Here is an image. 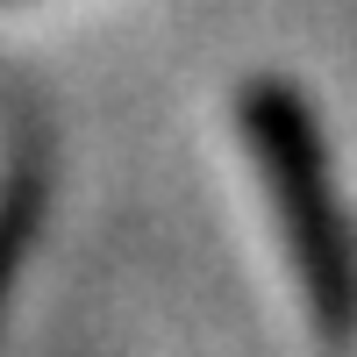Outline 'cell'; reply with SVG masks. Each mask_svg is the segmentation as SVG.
Listing matches in <instances>:
<instances>
[{
    "mask_svg": "<svg viewBox=\"0 0 357 357\" xmlns=\"http://www.w3.org/2000/svg\"><path fill=\"white\" fill-rule=\"evenodd\" d=\"M236 122H243L250 165L264 178V200H272L279 236L293 250L314 329L329 343H350L357 336V243H350V222H343V200L329 178L314 107L286 79H250L243 100H236Z\"/></svg>",
    "mask_w": 357,
    "mask_h": 357,
    "instance_id": "cell-1",
    "label": "cell"
},
{
    "mask_svg": "<svg viewBox=\"0 0 357 357\" xmlns=\"http://www.w3.org/2000/svg\"><path fill=\"white\" fill-rule=\"evenodd\" d=\"M36 222H43V172L22 158L8 178H0V314H8V293H15V272L29 257Z\"/></svg>",
    "mask_w": 357,
    "mask_h": 357,
    "instance_id": "cell-2",
    "label": "cell"
}]
</instances>
